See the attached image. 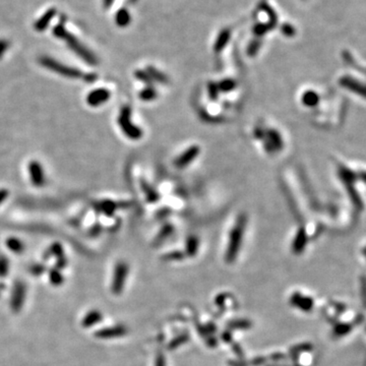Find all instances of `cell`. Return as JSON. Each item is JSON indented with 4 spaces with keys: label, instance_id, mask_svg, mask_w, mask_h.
<instances>
[{
    "label": "cell",
    "instance_id": "cell-1",
    "mask_svg": "<svg viewBox=\"0 0 366 366\" xmlns=\"http://www.w3.org/2000/svg\"><path fill=\"white\" fill-rule=\"evenodd\" d=\"M246 225H247L246 216L243 214L239 215L229 234V241L225 252V261L227 263H232L236 260L242 245L243 235L245 233Z\"/></svg>",
    "mask_w": 366,
    "mask_h": 366
},
{
    "label": "cell",
    "instance_id": "cell-2",
    "mask_svg": "<svg viewBox=\"0 0 366 366\" xmlns=\"http://www.w3.org/2000/svg\"><path fill=\"white\" fill-rule=\"evenodd\" d=\"M131 114L132 111L130 106L128 105L122 106L119 111L117 122L121 131L124 134L125 137H127L131 141H139L143 138L144 131L140 126L134 123Z\"/></svg>",
    "mask_w": 366,
    "mask_h": 366
},
{
    "label": "cell",
    "instance_id": "cell-3",
    "mask_svg": "<svg viewBox=\"0 0 366 366\" xmlns=\"http://www.w3.org/2000/svg\"><path fill=\"white\" fill-rule=\"evenodd\" d=\"M128 273H129V267L126 261L120 260L116 262L111 280V292L113 295L118 296L122 294L125 288Z\"/></svg>",
    "mask_w": 366,
    "mask_h": 366
},
{
    "label": "cell",
    "instance_id": "cell-4",
    "mask_svg": "<svg viewBox=\"0 0 366 366\" xmlns=\"http://www.w3.org/2000/svg\"><path fill=\"white\" fill-rule=\"evenodd\" d=\"M40 63L42 66L46 68L47 70L56 73L59 76H62L64 78L69 79H80L83 77V73L77 69L70 68L68 65H64L50 57H42L40 59Z\"/></svg>",
    "mask_w": 366,
    "mask_h": 366
},
{
    "label": "cell",
    "instance_id": "cell-5",
    "mask_svg": "<svg viewBox=\"0 0 366 366\" xmlns=\"http://www.w3.org/2000/svg\"><path fill=\"white\" fill-rule=\"evenodd\" d=\"M28 288L24 281L17 280L14 283L12 294H11V302L10 306L14 313H20L26 303Z\"/></svg>",
    "mask_w": 366,
    "mask_h": 366
},
{
    "label": "cell",
    "instance_id": "cell-6",
    "mask_svg": "<svg viewBox=\"0 0 366 366\" xmlns=\"http://www.w3.org/2000/svg\"><path fill=\"white\" fill-rule=\"evenodd\" d=\"M263 149L268 154L278 153L284 148V141L281 134L275 128H267L262 140Z\"/></svg>",
    "mask_w": 366,
    "mask_h": 366
},
{
    "label": "cell",
    "instance_id": "cell-7",
    "mask_svg": "<svg viewBox=\"0 0 366 366\" xmlns=\"http://www.w3.org/2000/svg\"><path fill=\"white\" fill-rule=\"evenodd\" d=\"M128 329L123 324H116L112 326H106L102 327L95 331V337L99 340H110V339H116L123 337L127 335Z\"/></svg>",
    "mask_w": 366,
    "mask_h": 366
},
{
    "label": "cell",
    "instance_id": "cell-8",
    "mask_svg": "<svg viewBox=\"0 0 366 366\" xmlns=\"http://www.w3.org/2000/svg\"><path fill=\"white\" fill-rule=\"evenodd\" d=\"M199 153H201V148L197 145H193L189 147L174 160L175 167L178 169L186 168L198 157Z\"/></svg>",
    "mask_w": 366,
    "mask_h": 366
},
{
    "label": "cell",
    "instance_id": "cell-9",
    "mask_svg": "<svg viewBox=\"0 0 366 366\" xmlns=\"http://www.w3.org/2000/svg\"><path fill=\"white\" fill-rule=\"evenodd\" d=\"M29 175H30V179L31 182L34 186L36 187H42L45 185L46 183V176H45V172H44V168L42 166V164L39 161L33 160L30 162L29 167Z\"/></svg>",
    "mask_w": 366,
    "mask_h": 366
},
{
    "label": "cell",
    "instance_id": "cell-10",
    "mask_svg": "<svg viewBox=\"0 0 366 366\" xmlns=\"http://www.w3.org/2000/svg\"><path fill=\"white\" fill-rule=\"evenodd\" d=\"M111 93L105 88L95 89L87 95V103L91 107H99L110 100Z\"/></svg>",
    "mask_w": 366,
    "mask_h": 366
},
{
    "label": "cell",
    "instance_id": "cell-11",
    "mask_svg": "<svg viewBox=\"0 0 366 366\" xmlns=\"http://www.w3.org/2000/svg\"><path fill=\"white\" fill-rule=\"evenodd\" d=\"M54 256L56 257V268L61 270L64 269L68 265V258L64 254V250L62 245L59 242H54L46 251V253L44 254V258H48Z\"/></svg>",
    "mask_w": 366,
    "mask_h": 366
},
{
    "label": "cell",
    "instance_id": "cell-12",
    "mask_svg": "<svg viewBox=\"0 0 366 366\" xmlns=\"http://www.w3.org/2000/svg\"><path fill=\"white\" fill-rule=\"evenodd\" d=\"M103 320V313L99 309L89 310L83 317L81 323L85 328H90Z\"/></svg>",
    "mask_w": 366,
    "mask_h": 366
},
{
    "label": "cell",
    "instance_id": "cell-13",
    "mask_svg": "<svg viewBox=\"0 0 366 366\" xmlns=\"http://www.w3.org/2000/svg\"><path fill=\"white\" fill-rule=\"evenodd\" d=\"M118 206L119 205L116 202H113L110 199H104V201H101V202L95 204L96 210L107 217H112L114 215L116 209L118 208Z\"/></svg>",
    "mask_w": 366,
    "mask_h": 366
},
{
    "label": "cell",
    "instance_id": "cell-14",
    "mask_svg": "<svg viewBox=\"0 0 366 366\" xmlns=\"http://www.w3.org/2000/svg\"><path fill=\"white\" fill-rule=\"evenodd\" d=\"M290 303L301 310H310L312 305V300L308 297H304L300 295L299 293H294L290 298Z\"/></svg>",
    "mask_w": 366,
    "mask_h": 366
},
{
    "label": "cell",
    "instance_id": "cell-15",
    "mask_svg": "<svg viewBox=\"0 0 366 366\" xmlns=\"http://www.w3.org/2000/svg\"><path fill=\"white\" fill-rule=\"evenodd\" d=\"M6 245L15 254H22L25 250L24 242L17 237H9L6 240Z\"/></svg>",
    "mask_w": 366,
    "mask_h": 366
},
{
    "label": "cell",
    "instance_id": "cell-16",
    "mask_svg": "<svg viewBox=\"0 0 366 366\" xmlns=\"http://www.w3.org/2000/svg\"><path fill=\"white\" fill-rule=\"evenodd\" d=\"M199 248V239L194 236V235H190L186 238L185 241V253L188 256H194L196 255L197 251Z\"/></svg>",
    "mask_w": 366,
    "mask_h": 366
},
{
    "label": "cell",
    "instance_id": "cell-17",
    "mask_svg": "<svg viewBox=\"0 0 366 366\" xmlns=\"http://www.w3.org/2000/svg\"><path fill=\"white\" fill-rule=\"evenodd\" d=\"M139 97L144 102H152L157 99L158 92L153 86H146L140 93Z\"/></svg>",
    "mask_w": 366,
    "mask_h": 366
},
{
    "label": "cell",
    "instance_id": "cell-18",
    "mask_svg": "<svg viewBox=\"0 0 366 366\" xmlns=\"http://www.w3.org/2000/svg\"><path fill=\"white\" fill-rule=\"evenodd\" d=\"M141 186H142V190L143 192L145 193V196L147 198L148 202L150 203H154V202H157L160 197L159 193L146 181H141Z\"/></svg>",
    "mask_w": 366,
    "mask_h": 366
},
{
    "label": "cell",
    "instance_id": "cell-19",
    "mask_svg": "<svg viewBox=\"0 0 366 366\" xmlns=\"http://www.w3.org/2000/svg\"><path fill=\"white\" fill-rule=\"evenodd\" d=\"M49 281L51 283V285L55 286V287H59L63 284L64 282V277L62 275V273L60 272L59 269L57 268H52L49 271Z\"/></svg>",
    "mask_w": 366,
    "mask_h": 366
},
{
    "label": "cell",
    "instance_id": "cell-20",
    "mask_svg": "<svg viewBox=\"0 0 366 366\" xmlns=\"http://www.w3.org/2000/svg\"><path fill=\"white\" fill-rule=\"evenodd\" d=\"M147 73L150 75L152 81H156L155 83H158V84H161V85H167L169 84V80L168 78L162 74L161 72H159L158 70L156 69H153V68H148V71Z\"/></svg>",
    "mask_w": 366,
    "mask_h": 366
},
{
    "label": "cell",
    "instance_id": "cell-21",
    "mask_svg": "<svg viewBox=\"0 0 366 366\" xmlns=\"http://www.w3.org/2000/svg\"><path fill=\"white\" fill-rule=\"evenodd\" d=\"M174 231V228L172 225L170 224H166L164 227H162V229L160 230V232L158 233L156 239H155V243L158 245L160 243H162L163 241H165L167 238H169L172 233Z\"/></svg>",
    "mask_w": 366,
    "mask_h": 366
},
{
    "label": "cell",
    "instance_id": "cell-22",
    "mask_svg": "<svg viewBox=\"0 0 366 366\" xmlns=\"http://www.w3.org/2000/svg\"><path fill=\"white\" fill-rule=\"evenodd\" d=\"M304 245H305V235L300 230L297 233V235H296V237L294 239V242L292 244V251L294 253H300V251H302Z\"/></svg>",
    "mask_w": 366,
    "mask_h": 366
},
{
    "label": "cell",
    "instance_id": "cell-23",
    "mask_svg": "<svg viewBox=\"0 0 366 366\" xmlns=\"http://www.w3.org/2000/svg\"><path fill=\"white\" fill-rule=\"evenodd\" d=\"M10 270H11L10 258L5 254H0V279L6 278L10 274Z\"/></svg>",
    "mask_w": 366,
    "mask_h": 366
},
{
    "label": "cell",
    "instance_id": "cell-24",
    "mask_svg": "<svg viewBox=\"0 0 366 366\" xmlns=\"http://www.w3.org/2000/svg\"><path fill=\"white\" fill-rule=\"evenodd\" d=\"M237 87V83L231 79H226L218 83L220 93H230Z\"/></svg>",
    "mask_w": 366,
    "mask_h": 366
},
{
    "label": "cell",
    "instance_id": "cell-25",
    "mask_svg": "<svg viewBox=\"0 0 366 366\" xmlns=\"http://www.w3.org/2000/svg\"><path fill=\"white\" fill-rule=\"evenodd\" d=\"M219 94H220V91L218 88V84L214 83V82L210 83L208 85V95H209L210 100L217 101L219 98Z\"/></svg>",
    "mask_w": 366,
    "mask_h": 366
},
{
    "label": "cell",
    "instance_id": "cell-26",
    "mask_svg": "<svg viewBox=\"0 0 366 366\" xmlns=\"http://www.w3.org/2000/svg\"><path fill=\"white\" fill-rule=\"evenodd\" d=\"M230 327L238 328V329H246L251 326V322L248 319H236L230 322Z\"/></svg>",
    "mask_w": 366,
    "mask_h": 366
},
{
    "label": "cell",
    "instance_id": "cell-27",
    "mask_svg": "<svg viewBox=\"0 0 366 366\" xmlns=\"http://www.w3.org/2000/svg\"><path fill=\"white\" fill-rule=\"evenodd\" d=\"M136 78L140 81H142V83L146 84L147 86H153L154 82L152 81L150 75L147 72H143V71H138L136 72Z\"/></svg>",
    "mask_w": 366,
    "mask_h": 366
},
{
    "label": "cell",
    "instance_id": "cell-28",
    "mask_svg": "<svg viewBox=\"0 0 366 366\" xmlns=\"http://www.w3.org/2000/svg\"><path fill=\"white\" fill-rule=\"evenodd\" d=\"M29 271L33 276L38 277V276H41L42 274H44L46 272V267L43 263H34V264H32L30 267Z\"/></svg>",
    "mask_w": 366,
    "mask_h": 366
},
{
    "label": "cell",
    "instance_id": "cell-29",
    "mask_svg": "<svg viewBox=\"0 0 366 366\" xmlns=\"http://www.w3.org/2000/svg\"><path fill=\"white\" fill-rule=\"evenodd\" d=\"M186 340H188V335H180L179 337L175 338L169 345V348H172V349H175L177 348L178 346H180L181 344H183L184 342H186Z\"/></svg>",
    "mask_w": 366,
    "mask_h": 366
},
{
    "label": "cell",
    "instance_id": "cell-30",
    "mask_svg": "<svg viewBox=\"0 0 366 366\" xmlns=\"http://www.w3.org/2000/svg\"><path fill=\"white\" fill-rule=\"evenodd\" d=\"M184 257V254L180 251H172V252H168L164 258L167 260H178V259H182Z\"/></svg>",
    "mask_w": 366,
    "mask_h": 366
},
{
    "label": "cell",
    "instance_id": "cell-31",
    "mask_svg": "<svg viewBox=\"0 0 366 366\" xmlns=\"http://www.w3.org/2000/svg\"><path fill=\"white\" fill-rule=\"evenodd\" d=\"M264 135H265V128H262L261 126H257L254 128V131H253V136L256 140H260L262 141L263 138H264Z\"/></svg>",
    "mask_w": 366,
    "mask_h": 366
},
{
    "label": "cell",
    "instance_id": "cell-32",
    "mask_svg": "<svg viewBox=\"0 0 366 366\" xmlns=\"http://www.w3.org/2000/svg\"><path fill=\"white\" fill-rule=\"evenodd\" d=\"M155 366H167L166 364V358L163 353L159 352L155 359Z\"/></svg>",
    "mask_w": 366,
    "mask_h": 366
},
{
    "label": "cell",
    "instance_id": "cell-33",
    "mask_svg": "<svg viewBox=\"0 0 366 366\" xmlns=\"http://www.w3.org/2000/svg\"><path fill=\"white\" fill-rule=\"evenodd\" d=\"M9 195H10V191L8 189L5 188L0 189V205H3L7 201Z\"/></svg>",
    "mask_w": 366,
    "mask_h": 366
},
{
    "label": "cell",
    "instance_id": "cell-34",
    "mask_svg": "<svg viewBox=\"0 0 366 366\" xmlns=\"http://www.w3.org/2000/svg\"><path fill=\"white\" fill-rule=\"evenodd\" d=\"M101 230H102V228H101V226L100 225H96V226H94L93 227V229L91 230V235H93V236H97L100 232H101Z\"/></svg>",
    "mask_w": 366,
    "mask_h": 366
},
{
    "label": "cell",
    "instance_id": "cell-35",
    "mask_svg": "<svg viewBox=\"0 0 366 366\" xmlns=\"http://www.w3.org/2000/svg\"><path fill=\"white\" fill-rule=\"evenodd\" d=\"M96 79H97V76H95V75H89V76L85 77V81H86V83H88V84L94 83V82L96 81Z\"/></svg>",
    "mask_w": 366,
    "mask_h": 366
},
{
    "label": "cell",
    "instance_id": "cell-36",
    "mask_svg": "<svg viewBox=\"0 0 366 366\" xmlns=\"http://www.w3.org/2000/svg\"><path fill=\"white\" fill-rule=\"evenodd\" d=\"M5 290H6V284L4 282H0V296L3 295Z\"/></svg>",
    "mask_w": 366,
    "mask_h": 366
},
{
    "label": "cell",
    "instance_id": "cell-37",
    "mask_svg": "<svg viewBox=\"0 0 366 366\" xmlns=\"http://www.w3.org/2000/svg\"><path fill=\"white\" fill-rule=\"evenodd\" d=\"M5 49H6V46H3V45H0V56H2V54L4 53Z\"/></svg>",
    "mask_w": 366,
    "mask_h": 366
}]
</instances>
